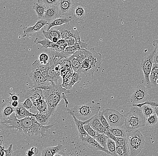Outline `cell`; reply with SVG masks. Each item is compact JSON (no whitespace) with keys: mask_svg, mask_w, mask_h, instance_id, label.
<instances>
[{"mask_svg":"<svg viewBox=\"0 0 158 156\" xmlns=\"http://www.w3.org/2000/svg\"><path fill=\"white\" fill-rule=\"evenodd\" d=\"M1 124L9 129H16L22 133L29 136H38L44 138L46 132L54 126V124L44 126L41 125L35 119V116H30L21 119H18L13 112L7 119L1 120Z\"/></svg>","mask_w":158,"mask_h":156,"instance_id":"cell-1","label":"cell"},{"mask_svg":"<svg viewBox=\"0 0 158 156\" xmlns=\"http://www.w3.org/2000/svg\"><path fill=\"white\" fill-rule=\"evenodd\" d=\"M43 92L48 105V112L51 115L54 113L63 99L65 101L66 107H68L69 103L67 99V95L70 93V91L64 87L62 85L52 81L49 88L43 90Z\"/></svg>","mask_w":158,"mask_h":156,"instance_id":"cell-2","label":"cell"},{"mask_svg":"<svg viewBox=\"0 0 158 156\" xmlns=\"http://www.w3.org/2000/svg\"><path fill=\"white\" fill-rule=\"evenodd\" d=\"M124 116V126L128 133L136 131L146 126L147 118L141 108L132 106Z\"/></svg>","mask_w":158,"mask_h":156,"instance_id":"cell-3","label":"cell"},{"mask_svg":"<svg viewBox=\"0 0 158 156\" xmlns=\"http://www.w3.org/2000/svg\"><path fill=\"white\" fill-rule=\"evenodd\" d=\"M100 109L99 103L91 101L82 105H76L73 108H68L67 111L70 115H74L79 120L86 121L98 113Z\"/></svg>","mask_w":158,"mask_h":156,"instance_id":"cell-4","label":"cell"},{"mask_svg":"<svg viewBox=\"0 0 158 156\" xmlns=\"http://www.w3.org/2000/svg\"><path fill=\"white\" fill-rule=\"evenodd\" d=\"M127 137L128 139L130 156L138 155L143 150L145 145V140L143 134L137 130L128 133Z\"/></svg>","mask_w":158,"mask_h":156,"instance_id":"cell-5","label":"cell"},{"mask_svg":"<svg viewBox=\"0 0 158 156\" xmlns=\"http://www.w3.org/2000/svg\"><path fill=\"white\" fill-rule=\"evenodd\" d=\"M156 51L154 50L150 54L145 56L141 61L140 66L144 74V79L142 83L145 85L148 89L152 88L150 80V75L154 64V56Z\"/></svg>","mask_w":158,"mask_h":156,"instance_id":"cell-6","label":"cell"},{"mask_svg":"<svg viewBox=\"0 0 158 156\" xmlns=\"http://www.w3.org/2000/svg\"><path fill=\"white\" fill-rule=\"evenodd\" d=\"M110 127H118L124 125V116L117 110L106 108L102 111Z\"/></svg>","mask_w":158,"mask_h":156,"instance_id":"cell-7","label":"cell"},{"mask_svg":"<svg viewBox=\"0 0 158 156\" xmlns=\"http://www.w3.org/2000/svg\"><path fill=\"white\" fill-rule=\"evenodd\" d=\"M148 88L143 83L136 86L132 91L130 97V103L133 104L142 103L148 100Z\"/></svg>","mask_w":158,"mask_h":156,"instance_id":"cell-8","label":"cell"},{"mask_svg":"<svg viewBox=\"0 0 158 156\" xmlns=\"http://www.w3.org/2000/svg\"><path fill=\"white\" fill-rule=\"evenodd\" d=\"M34 87L42 90H47L51 85V82L42 75L39 72L32 70L29 74Z\"/></svg>","mask_w":158,"mask_h":156,"instance_id":"cell-9","label":"cell"},{"mask_svg":"<svg viewBox=\"0 0 158 156\" xmlns=\"http://www.w3.org/2000/svg\"><path fill=\"white\" fill-rule=\"evenodd\" d=\"M90 51L91 53L87 57V59L91 69L94 73L100 68L102 61V56L99 52H97L94 48H91Z\"/></svg>","mask_w":158,"mask_h":156,"instance_id":"cell-10","label":"cell"},{"mask_svg":"<svg viewBox=\"0 0 158 156\" xmlns=\"http://www.w3.org/2000/svg\"><path fill=\"white\" fill-rule=\"evenodd\" d=\"M25 97L30 99L35 107L46 102L43 94V90L40 89L34 88L33 89L28 91L25 95Z\"/></svg>","mask_w":158,"mask_h":156,"instance_id":"cell-11","label":"cell"},{"mask_svg":"<svg viewBox=\"0 0 158 156\" xmlns=\"http://www.w3.org/2000/svg\"><path fill=\"white\" fill-rule=\"evenodd\" d=\"M81 141L84 145L91 149L93 150L102 151L107 154L111 155L108 150L102 147L95 138L89 135L86 136Z\"/></svg>","mask_w":158,"mask_h":156,"instance_id":"cell-12","label":"cell"},{"mask_svg":"<svg viewBox=\"0 0 158 156\" xmlns=\"http://www.w3.org/2000/svg\"><path fill=\"white\" fill-rule=\"evenodd\" d=\"M34 43L36 45L40 44L44 49L50 48L56 52H61L65 50L67 46L66 45H59L56 43L52 42L49 39L44 38L43 40H39V38H36L34 40Z\"/></svg>","mask_w":158,"mask_h":156,"instance_id":"cell-13","label":"cell"},{"mask_svg":"<svg viewBox=\"0 0 158 156\" xmlns=\"http://www.w3.org/2000/svg\"><path fill=\"white\" fill-rule=\"evenodd\" d=\"M58 28L61 32V38L67 39L69 36H73L77 38H81L80 33L77 28H73L70 23H66L64 25L59 26Z\"/></svg>","mask_w":158,"mask_h":156,"instance_id":"cell-14","label":"cell"},{"mask_svg":"<svg viewBox=\"0 0 158 156\" xmlns=\"http://www.w3.org/2000/svg\"><path fill=\"white\" fill-rule=\"evenodd\" d=\"M49 23L48 21L44 19H39L34 25L27 26L23 28V37H26L27 36L32 35L35 32H39L45 26L48 25Z\"/></svg>","mask_w":158,"mask_h":156,"instance_id":"cell-15","label":"cell"},{"mask_svg":"<svg viewBox=\"0 0 158 156\" xmlns=\"http://www.w3.org/2000/svg\"><path fill=\"white\" fill-rule=\"evenodd\" d=\"M72 15L77 20H83L86 15V9L83 3H74L72 8Z\"/></svg>","mask_w":158,"mask_h":156,"instance_id":"cell-16","label":"cell"},{"mask_svg":"<svg viewBox=\"0 0 158 156\" xmlns=\"http://www.w3.org/2000/svg\"><path fill=\"white\" fill-rule=\"evenodd\" d=\"M74 4L73 0H59L57 5L59 7L60 15L67 16L72 11Z\"/></svg>","mask_w":158,"mask_h":156,"instance_id":"cell-17","label":"cell"},{"mask_svg":"<svg viewBox=\"0 0 158 156\" xmlns=\"http://www.w3.org/2000/svg\"><path fill=\"white\" fill-rule=\"evenodd\" d=\"M72 116L73 117L76 128H77V131L80 140L82 141L86 136L88 135L86 131L85 130V128H84V125L89 123L91 120L92 117L88 120H86V121H82V120H79V119H77L74 115H72Z\"/></svg>","mask_w":158,"mask_h":156,"instance_id":"cell-18","label":"cell"},{"mask_svg":"<svg viewBox=\"0 0 158 156\" xmlns=\"http://www.w3.org/2000/svg\"><path fill=\"white\" fill-rule=\"evenodd\" d=\"M81 48L80 46V44H76V45L72 46H67L65 50L61 52H55V55L59 56V58L62 59L69 58L73 56V55L77 50H81Z\"/></svg>","mask_w":158,"mask_h":156,"instance_id":"cell-19","label":"cell"},{"mask_svg":"<svg viewBox=\"0 0 158 156\" xmlns=\"http://www.w3.org/2000/svg\"><path fill=\"white\" fill-rule=\"evenodd\" d=\"M59 14V10L58 5L51 6L47 7L44 17L42 19L48 21L49 22L57 18Z\"/></svg>","mask_w":158,"mask_h":156,"instance_id":"cell-20","label":"cell"},{"mask_svg":"<svg viewBox=\"0 0 158 156\" xmlns=\"http://www.w3.org/2000/svg\"><path fill=\"white\" fill-rule=\"evenodd\" d=\"M72 20V16H62L59 18L55 19L49 23L47 25L46 31L50 30L54 27L61 26L66 23H70Z\"/></svg>","mask_w":158,"mask_h":156,"instance_id":"cell-21","label":"cell"},{"mask_svg":"<svg viewBox=\"0 0 158 156\" xmlns=\"http://www.w3.org/2000/svg\"><path fill=\"white\" fill-rule=\"evenodd\" d=\"M15 116L18 119H21L24 118L25 117L30 116H36V114L32 113L30 112L29 110H27L26 108L22 104V103H20L18 107L16 108L15 110Z\"/></svg>","mask_w":158,"mask_h":156,"instance_id":"cell-22","label":"cell"},{"mask_svg":"<svg viewBox=\"0 0 158 156\" xmlns=\"http://www.w3.org/2000/svg\"><path fill=\"white\" fill-rule=\"evenodd\" d=\"M63 145L59 144L57 146L49 147L44 149L42 151V156H53L61 155L60 153L63 150Z\"/></svg>","mask_w":158,"mask_h":156,"instance_id":"cell-23","label":"cell"},{"mask_svg":"<svg viewBox=\"0 0 158 156\" xmlns=\"http://www.w3.org/2000/svg\"><path fill=\"white\" fill-rule=\"evenodd\" d=\"M47 7H48L44 4L38 2L35 3L33 6V10L35 11V13L39 19H42L44 17Z\"/></svg>","mask_w":158,"mask_h":156,"instance_id":"cell-24","label":"cell"},{"mask_svg":"<svg viewBox=\"0 0 158 156\" xmlns=\"http://www.w3.org/2000/svg\"><path fill=\"white\" fill-rule=\"evenodd\" d=\"M109 130L116 137H127L128 134L124 125L118 127H110Z\"/></svg>","mask_w":158,"mask_h":156,"instance_id":"cell-25","label":"cell"},{"mask_svg":"<svg viewBox=\"0 0 158 156\" xmlns=\"http://www.w3.org/2000/svg\"><path fill=\"white\" fill-rule=\"evenodd\" d=\"M44 38L52 40L53 37H58L59 39L61 38V34L58 29H54L52 27L50 30L48 31L43 30L42 31Z\"/></svg>","mask_w":158,"mask_h":156,"instance_id":"cell-26","label":"cell"},{"mask_svg":"<svg viewBox=\"0 0 158 156\" xmlns=\"http://www.w3.org/2000/svg\"><path fill=\"white\" fill-rule=\"evenodd\" d=\"M69 59H70L71 66H72L73 72L78 73L81 75L82 74L81 71V64L79 61L78 59L74 55L69 57Z\"/></svg>","mask_w":158,"mask_h":156,"instance_id":"cell-27","label":"cell"},{"mask_svg":"<svg viewBox=\"0 0 158 156\" xmlns=\"http://www.w3.org/2000/svg\"><path fill=\"white\" fill-rule=\"evenodd\" d=\"M158 79V64L154 63L150 75V80L152 87L156 86Z\"/></svg>","mask_w":158,"mask_h":156,"instance_id":"cell-28","label":"cell"},{"mask_svg":"<svg viewBox=\"0 0 158 156\" xmlns=\"http://www.w3.org/2000/svg\"><path fill=\"white\" fill-rule=\"evenodd\" d=\"M15 108L12 106L10 102H9L3 108L2 112V117L4 119H7L15 112Z\"/></svg>","mask_w":158,"mask_h":156,"instance_id":"cell-29","label":"cell"},{"mask_svg":"<svg viewBox=\"0 0 158 156\" xmlns=\"http://www.w3.org/2000/svg\"><path fill=\"white\" fill-rule=\"evenodd\" d=\"M51 116L49 112L46 113H40L39 112L36 113L35 119L41 125L46 126L49 121V118Z\"/></svg>","mask_w":158,"mask_h":156,"instance_id":"cell-30","label":"cell"},{"mask_svg":"<svg viewBox=\"0 0 158 156\" xmlns=\"http://www.w3.org/2000/svg\"><path fill=\"white\" fill-rule=\"evenodd\" d=\"M91 53V52L90 50L89 51L86 49H82L76 51L73 55L78 59L79 61L82 64L84 60L90 55Z\"/></svg>","mask_w":158,"mask_h":156,"instance_id":"cell-31","label":"cell"},{"mask_svg":"<svg viewBox=\"0 0 158 156\" xmlns=\"http://www.w3.org/2000/svg\"><path fill=\"white\" fill-rule=\"evenodd\" d=\"M22 104L27 110H29L30 112H32V113L36 114L37 112H39L37 110V108L35 106L34 103L30 99L26 98V100L23 102L22 103Z\"/></svg>","mask_w":158,"mask_h":156,"instance_id":"cell-32","label":"cell"},{"mask_svg":"<svg viewBox=\"0 0 158 156\" xmlns=\"http://www.w3.org/2000/svg\"><path fill=\"white\" fill-rule=\"evenodd\" d=\"M106 147L107 150L110 153L111 156H118L116 153V144L115 141L108 138L106 144Z\"/></svg>","mask_w":158,"mask_h":156,"instance_id":"cell-33","label":"cell"},{"mask_svg":"<svg viewBox=\"0 0 158 156\" xmlns=\"http://www.w3.org/2000/svg\"><path fill=\"white\" fill-rule=\"evenodd\" d=\"M48 75L51 81H54L56 83L58 82V81L61 76L60 73L56 72L53 66H51L50 64L48 69Z\"/></svg>","mask_w":158,"mask_h":156,"instance_id":"cell-34","label":"cell"},{"mask_svg":"<svg viewBox=\"0 0 158 156\" xmlns=\"http://www.w3.org/2000/svg\"><path fill=\"white\" fill-rule=\"evenodd\" d=\"M116 153L118 156H129L130 151L128 146H120L116 145Z\"/></svg>","mask_w":158,"mask_h":156,"instance_id":"cell-35","label":"cell"},{"mask_svg":"<svg viewBox=\"0 0 158 156\" xmlns=\"http://www.w3.org/2000/svg\"><path fill=\"white\" fill-rule=\"evenodd\" d=\"M141 108L144 116H146L147 118L155 112V107L150 104H145L141 107Z\"/></svg>","mask_w":158,"mask_h":156,"instance_id":"cell-36","label":"cell"},{"mask_svg":"<svg viewBox=\"0 0 158 156\" xmlns=\"http://www.w3.org/2000/svg\"><path fill=\"white\" fill-rule=\"evenodd\" d=\"M54 56L50 57L47 53L43 52L39 55L38 60L40 63L42 65H47L50 64Z\"/></svg>","mask_w":158,"mask_h":156,"instance_id":"cell-37","label":"cell"},{"mask_svg":"<svg viewBox=\"0 0 158 156\" xmlns=\"http://www.w3.org/2000/svg\"><path fill=\"white\" fill-rule=\"evenodd\" d=\"M158 122V117L156 112L147 118L146 126L149 127H153L157 125Z\"/></svg>","mask_w":158,"mask_h":156,"instance_id":"cell-38","label":"cell"},{"mask_svg":"<svg viewBox=\"0 0 158 156\" xmlns=\"http://www.w3.org/2000/svg\"><path fill=\"white\" fill-rule=\"evenodd\" d=\"M108 136L106 135L105 134H100V133H98L97 132L96 138L95 139L98 141V143L101 145L102 147L107 150L106 144H107V140H108Z\"/></svg>","mask_w":158,"mask_h":156,"instance_id":"cell-39","label":"cell"},{"mask_svg":"<svg viewBox=\"0 0 158 156\" xmlns=\"http://www.w3.org/2000/svg\"><path fill=\"white\" fill-rule=\"evenodd\" d=\"M89 124L96 131L98 127L101 124V122L99 118L98 113L96 114L92 117L91 120L89 122Z\"/></svg>","mask_w":158,"mask_h":156,"instance_id":"cell-40","label":"cell"},{"mask_svg":"<svg viewBox=\"0 0 158 156\" xmlns=\"http://www.w3.org/2000/svg\"><path fill=\"white\" fill-rule=\"evenodd\" d=\"M66 40V45L67 46H72L77 44H80L82 42L81 38H77L73 36H69Z\"/></svg>","mask_w":158,"mask_h":156,"instance_id":"cell-41","label":"cell"},{"mask_svg":"<svg viewBox=\"0 0 158 156\" xmlns=\"http://www.w3.org/2000/svg\"><path fill=\"white\" fill-rule=\"evenodd\" d=\"M84 127L85 130L86 131L89 136H92V137L96 139L97 132L91 126L89 123L84 125Z\"/></svg>","mask_w":158,"mask_h":156,"instance_id":"cell-42","label":"cell"},{"mask_svg":"<svg viewBox=\"0 0 158 156\" xmlns=\"http://www.w3.org/2000/svg\"><path fill=\"white\" fill-rule=\"evenodd\" d=\"M117 145L120 146H128V139L127 137H116L114 140Z\"/></svg>","mask_w":158,"mask_h":156,"instance_id":"cell-43","label":"cell"},{"mask_svg":"<svg viewBox=\"0 0 158 156\" xmlns=\"http://www.w3.org/2000/svg\"><path fill=\"white\" fill-rule=\"evenodd\" d=\"M98 114L99 118L101 122V124L103 125L105 127H106L107 129H109L110 126L109 124L108 121L106 118L105 116L104 115L102 112H99Z\"/></svg>","mask_w":158,"mask_h":156,"instance_id":"cell-44","label":"cell"},{"mask_svg":"<svg viewBox=\"0 0 158 156\" xmlns=\"http://www.w3.org/2000/svg\"><path fill=\"white\" fill-rule=\"evenodd\" d=\"M37 2L44 4L47 7H49L57 5L59 0H38Z\"/></svg>","mask_w":158,"mask_h":156,"instance_id":"cell-45","label":"cell"},{"mask_svg":"<svg viewBox=\"0 0 158 156\" xmlns=\"http://www.w3.org/2000/svg\"><path fill=\"white\" fill-rule=\"evenodd\" d=\"M37 110L40 113H46L48 112V108L47 103L45 102L44 103L39 104L36 107Z\"/></svg>","mask_w":158,"mask_h":156,"instance_id":"cell-46","label":"cell"},{"mask_svg":"<svg viewBox=\"0 0 158 156\" xmlns=\"http://www.w3.org/2000/svg\"><path fill=\"white\" fill-rule=\"evenodd\" d=\"M150 104L153 107H158V102L153 101H147L145 102L142 103H137V104H132V106H137L138 107L141 108L143 105L145 104Z\"/></svg>","mask_w":158,"mask_h":156,"instance_id":"cell-47","label":"cell"},{"mask_svg":"<svg viewBox=\"0 0 158 156\" xmlns=\"http://www.w3.org/2000/svg\"><path fill=\"white\" fill-rule=\"evenodd\" d=\"M5 156L14 155V152L12 150V145L11 144L7 149L5 150Z\"/></svg>","mask_w":158,"mask_h":156,"instance_id":"cell-48","label":"cell"},{"mask_svg":"<svg viewBox=\"0 0 158 156\" xmlns=\"http://www.w3.org/2000/svg\"><path fill=\"white\" fill-rule=\"evenodd\" d=\"M106 130H107V128L105 127L103 125L101 124L98 127L97 129L96 130V131L98 133H100V134H105Z\"/></svg>","mask_w":158,"mask_h":156,"instance_id":"cell-49","label":"cell"},{"mask_svg":"<svg viewBox=\"0 0 158 156\" xmlns=\"http://www.w3.org/2000/svg\"><path fill=\"white\" fill-rule=\"evenodd\" d=\"M10 99L11 101L19 100V95L16 93H10Z\"/></svg>","mask_w":158,"mask_h":156,"instance_id":"cell-50","label":"cell"},{"mask_svg":"<svg viewBox=\"0 0 158 156\" xmlns=\"http://www.w3.org/2000/svg\"><path fill=\"white\" fill-rule=\"evenodd\" d=\"M56 44H58L59 45H66V40L65 39H63V38H61L58 40V42L56 43Z\"/></svg>","mask_w":158,"mask_h":156,"instance_id":"cell-51","label":"cell"},{"mask_svg":"<svg viewBox=\"0 0 158 156\" xmlns=\"http://www.w3.org/2000/svg\"><path fill=\"white\" fill-rule=\"evenodd\" d=\"M153 45L155 47L154 50L156 51V53H158V39L154 40L153 42Z\"/></svg>","mask_w":158,"mask_h":156,"instance_id":"cell-52","label":"cell"},{"mask_svg":"<svg viewBox=\"0 0 158 156\" xmlns=\"http://www.w3.org/2000/svg\"><path fill=\"white\" fill-rule=\"evenodd\" d=\"M10 102L12 106L13 107L15 108H16L18 107L19 104V101H10Z\"/></svg>","mask_w":158,"mask_h":156,"instance_id":"cell-53","label":"cell"},{"mask_svg":"<svg viewBox=\"0 0 158 156\" xmlns=\"http://www.w3.org/2000/svg\"><path fill=\"white\" fill-rule=\"evenodd\" d=\"M30 150L33 152L34 155L37 154L39 153V150H38V149L36 147H32V148H31Z\"/></svg>","mask_w":158,"mask_h":156,"instance_id":"cell-54","label":"cell"},{"mask_svg":"<svg viewBox=\"0 0 158 156\" xmlns=\"http://www.w3.org/2000/svg\"><path fill=\"white\" fill-rule=\"evenodd\" d=\"M5 147L3 145H1L0 147V150H1V155L2 156H5Z\"/></svg>","mask_w":158,"mask_h":156,"instance_id":"cell-55","label":"cell"},{"mask_svg":"<svg viewBox=\"0 0 158 156\" xmlns=\"http://www.w3.org/2000/svg\"><path fill=\"white\" fill-rule=\"evenodd\" d=\"M154 63L158 64V53H155L154 56Z\"/></svg>","mask_w":158,"mask_h":156,"instance_id":"cell-56","label":"cell"},{"mask_svg":"<svg viewBox=\"0 0 158 156\" xmlns=\"http://www.w3.org/2000/svg\"><path fill=\"white\" fill-rule=\"evenodd\" d=\"M27 155L28 156H32L34 155V153L31 150H28L26 152Z\"/></svg>","mask_w":158,"mask_h":156,"instance_id":"cell-57","label":"cell"},{"mask_svg":"<svg viewBox=\"0 0 158 156\" xmlns=\"http://www.w3.org/2000/svg\"><path fill=\"white\" fill-rule=\"evenodd\" d=\"M4 143V137L2 136L0 137V145H3Z\"/></svg>","mask_w":158,"mask_h":156,"instance_id":"cell-58","label":"cell"},{"mask_svg":"<svg viewBox=\"0 0 158 156\" xmlns=\"http://www.w3.org/2000/svg\"><path fill=\"white\" fill-rule=\"evenodd\" d=\"M155 107V112H156L158 117V107Z\"/></svg>","mask_w":158,"mask_h":156,"instance_id":"cell-59","label":"cell"},{"mask_svg":"<svg viewBox=\"0 0 158 156\" xmlns=\"http://www.w3.org/2000/svg\"><path fill=\"white\" fill-rule=\"evenodd\" d=\"M156 84H157V85H158V79L157 80V81Z\"/></svg>","mask_w":158,"mask_h":156,"instance_id":"cell-60","label":"cell"}]
</instances>
